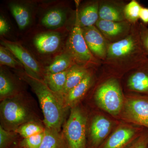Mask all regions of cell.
Wrapping results in <instances>:
<instances>
[{"mask_svg": "<svg viewBox=\"0 0 148 148\" xmlns=\"http://www.w3.org/2000/svg\"><path fill=\"white\" fill-rule=\"evenodd\" d=\"M9 25L6 20L2 16L0 17V34L1 36L5 35L9 31Z\"/></svg>", "mask_w": 148, "mask_h": 148, "instance_id": "cell-32", "label": "cell"}, {"mask_svg": "<svg viewBox=\"0 0 148 148\" xmlns=\"http://www.w3.org/2000/svg\"><path fill=\"white\" fill-rule=\"evenodd\" d=\"M15 88L12 81L1 70L0 73V97L1 99L8 98L13 94Z\"/></svg>", "mask_w": 148, "mask_h": 148, "instance_id": "cell-27", "label": "cell"}, {"mask_svg": "<svg viewBox=\"0 0 148 148\" xmlns=\"http://www.w3.org/2000/svg\"><path fill=\"white\" fill-rule=\"evenodd\" d=\"M0 64L14 69L24 68L21 63L8 49L1 45L0 47Z\"/></svg>", "mask_w": 148, "mask_h": 148, "instance_id": "cell-25", "label": "cell"}, {"mask_svg": "<svg viewBox=\"0 0 148 148\" xmlns=\"http://www.w3.org/2000/svg\"><path fill=\"white\" fill-rule=\"evenodd\" d=\"M44 136V132L28 138H24L20 142V146L23 148H40Z\"/></svg>", "mask_w": 148, "mask_h": 148, "instance_id": "cell-28", "label": "cell"}, {"mask_svg": "<svg viewBox=\"0 0 148 148\" xmlns=\"http://www.w3.org/2000/svg\"><path fill=\"white\" fill-rule=\"evenodd\" d=\"M87 119L77 107L72 108L64 126V135L68 148H86Z\"/></svg>", "mask_w": 148, "mask_h": 148, "instance_id": "cell-4", "label": "cell"}, {"mask_svg": "<svg viewBox=\"0 0 148 148\" xmlns=\"http://www.w3.org/2000/svg\"><path fill=\"white\" fill-rule=\"evenodd\" d=\"M95 102L99 107L116 116L122 111L125 100L119 83L110 79L98 88L95 95Z\"/></svg>", "mask_w": 148, "mask_h": 148, "instance_id": "cell-3", "label": "cell"}, {"mask_svg": "<svg viewBox=\"0 0 148 148\" xmlns=\"http://www.w3.org/2000/svg\"><path fill=\"white\" fill-rule=\"evenodd\" d=\"M141 43L146 55H148V28L145 25H141L139 28Z\"/></svg>", "mask_w": 148, "mask_h": 148, "instance_id": "cell-31", "label": "cell"}, {"mask_svg": "<svg viewBox=\"0 0 148 148\" xmlns=\"http://www.w3.org/2000/svg\"><path fill=\"white\" fill-rule=\"evenodd\" d=\"M23 78L38 99L45 127L60 132L66 107L63 98L51 90L43 80L35 78L27 74Z\"/></svg>", "mask_w": 148, "mask_h": 148, "instance_id": "cell-1", "label": "cell"}, {"mask_svg": "<svg viewBox=\"0 0 148 148\" xmlns=\"http://www.w3.org/2000/svg\"><path fill=\"white\" fill-rule=\"evenodd\" d=\"M84 67L73 65L69 70L66 82L61 96L64 99L67 93L79 84L88 74Z\"/></svg>", "mask_w": 148, "mask_h": 148, "instance_id": "cell-17", "label": "cell"}, {"mask_svg": "<svg viewBox=\"0 0 148 148\" xmlns=\"http://www.w3.org/2000/svg\"><path fill=\"white\" fill-rule=\"evenodd\" d=\"M134 55L147 56L141 43L139 29L135 34H130L122 39L110 44L108 46L106 58L111 64H118L128 61Z\"/></svg>", "mask_w": 148, "mask_h": 148, "instance_id": "cell-2", "label": "cell"}, {"mask_svg": "<svg viewBox=\"0 0 148 148\" xmlns=\"http://www.w3.org/2000/svg\"><path fill=\"white\" fill-rule=\"evenodd\" d=\"M142 7L138 2L134 0L128 3L123 9L125 19L130 23L137 22L140 18V12Z\"/></svg>", "mask_w": 148, "mask_h": 148, "instance_id": "cell-26", "label": "cell"}, {"mask_svg": "<svg viewBox=\"0 0 148 148\" xmlns=\"http://www.w3.org/2000/svg\"><path fill=\"white\" fill-rule=\"evenodd\" d=\"M140 129L132 126H121L101 145L100 148H125L140 136Z\"/></svg>", "mask_w": 148, "mask_h": 148, "instance_id": "cell-9", "label": "cell"}, {"mask_svg": "<svg viewBox=\"0 0 148 148\" xmlns=\"http://www.w3.org/2000/svg\"><path fill=\"white\" fill-rule=\"evenodd\" d=\"M82 29L84 38L90 52L99 58H106L108 45L101 32L94 26Z\"/></svg>", "mask_w": 148, "mask_h": 148, "instance_id": "cell-10", "label": "cell"}, {"mask_svg": "<svg viewBox=\"0 0 148 148\" xmlns=\"http://www.w3.org/2000/svg\"><path fill=\"white\" fill-rule=\"evenodd\" d=\"M14 137L12 133L0 126V148H6L12 142Z\"/></svg>", "mask_w": 148, "mask_h": 148, "instance_id": "cell-29", "label": "cell"}, {"mask_svg": "<svg viewBox=\"0 0 148 148\" xmlns=\"http://www.w3.org/2000/svg\"><path fill=\"white\" fill-rule=\"evenodd\" d=\"M125 148H148V132L141 134L134 142Z\"/></svg>", "mask_w": 148, "mask_h": 148, "instance_id": "cell-30", "label": "cell"}, {"mask_svg": "<svg viewBox=\"0 0 148 148\" xmlns=\"http://www.w3.org/2000/svg\"><path fill=\"white\" fill-rule=\"evenodd\" d=\"M123 8L110 3L99 5V18L107 21L121 22L125 19Z\"/></svg>", "mask_w": 148, "mask_h": 148, "instance_id": "cell-18", "label": "cell"}, {"mask_svg": "<svg viewBox=\"0 0 148 148\" xmlns=\"http://www.w3.org/2000/svg\"><path fill=\"white\" fill-rule=\"evenodd\" d=\"M1 42L21 63L27 75L35 78L43 80L44 71L40 65L23 46L19 43L5 39L2 40Z\"/></svg>", "mask_w": 148, "mask_h": 148, "instance_id": "cell-6", "label": "cell"}, {"mask_svg": "<svg viewBox=\"0 0 148 148\" xmlns=\"http://www.w3.org/2000/svg\"><path fill=\"white\" fill-rule=\"evenodd\" d=\"M67 46L68 53L77 62L87 64L94 61V57L84 38L82 29L76 23L69 37Z\"/></svg>", "mask_w": 148, "mask_h": 148, "instance_id": "cell-8", "label": "cell"}, {"mask_svg": "<svg viewBox=\"0 0 148 148\" xmlns=\"http://www.w3.org/2000/svg\"><path fill=\"white\" fill-rule=\"evenodd\" d=\"M112 127L110 120L103 116H95L91 123L90 135L93 146L97 147L108 136Z\"/></svg>", "mask_w": 148, "mask_h": 148, "instance_id": "cell-12", "label": "cell"}, {"mask_svg": "<svg viewBox=\"0 0 148 148\" xmlns=\"http://www.w3.org/2000/svg\"><path fill=\"white\" fill-rule=\"evenodd\" d=\"M73 59L68 52L57 56L53 62L46 67L45 74H53L61 73L67 71L72 66Z\"/></svg>", "mask_w": 148, "mask_h": 148, "instance_id": "cell-19", "label": "cell"}, {"mask_svg": "<svg viewBox=\"0 0 148 148\" xmlns=\"http://www.w3.org/2000/svg\"><path fill=\"white\" fill-rule=\"evenodd\" d=\"M92 77L88 73L84 79L73 88L70 90L64 98L66 107H73L84 96L91 85Z\"/></svg>", "mask_w": 148, "mask_h": 148, "instance_id": "cell-16", "label": "cell"}, {"mask_svg": "<svg viewBox=\"0 0 148 148\" xmlns=\"http://www.w3.org/2000/svg\"><path fill=\"white\" fill-rule=\"evenodd\" d=\"M64 140L59 131L45 127L44 136L40 148H65Z\"/></svg>", "mask_w": 148, "mask_h": 148, "instance_id": "cell-23", "label": "cell"}, {"mask_svg": "<svg viewBox=\"0 0 148 148\" xmlns=\"http://www.w3.org/2000/svg\"><path fill=\"white\" fill-rule=\"evenodd\" d=\"M69 70L58 73L45 74L44 77V81L51 90L61 97Z\"/></svg>", "mask_w": 148, "mask_h": 148, "instance_id": "cell-22", "label": "cell"}, {"mask_svg": "<svg viewBox=\"0 0 148 148\" xmlns=\"http://www.w3.org/2000/svg\"><path fill=\"white\" fill-rule=\"evenodd\" d=\"M66 15L60 9H53L48 11L42 19V24L47 28L55 29L62 27L65 23Z\"/></svg>", "mask_w": 148, "mask_h": 148, "instance_id": "cell-21", "label": "cell"}, {"mask_svg": "<svg viewBox=\"0 0 148 148\" xmlns=\"http://www.w3.org/2000/svg\"><path fill=\"white\" fill-rule=\"evenodd\" d=\"M95 26L105 36L109 38H117L127 34L130 27L125 21L116 22L99 18Z\"/></svg>", "mask_w": 148, "mask_h": 148, "instance_id": "cell-14", "label": "cell"}, {"mask_svg": "<svg viewBox=\"0 0 148 148\" xmlns=\"http://www.w3.org/2000/svg\"><path fill=\"white\" fill-rule=\"evenodd\" d=\"M9 7L19 29L23 30L27 28L31 21V13L27 7L17 3H12Z\"/></svg>", "mask_w": 148, "mask_h": 148, "instance_id": "cell-20", "label": "cell"}, {"mask_svg": "<svg viewBox=\"0 0 148 148\" xmlns=\"http://www.w3.org/2000/svg\"><path fill=\"white\" fill-rule=\"evenodd\" d=\"M61 41V34L57 32H45L36 36L34 43L35 47L40 53H52L60 47Z\"/></svg>", "mask_w": 148, "mask_h": 148, "instance_id": "cell-13", "label": "cell"}, {"mask_svg": "<svg viewBox=\"0 0 148 148\" xmlns=\"http://www.w3.org/2000/svg\"><path fill=\"white\" fill-rule=\"evenodd\" d=\"M99 9L98 2L85 6L77 14L76 24L81 28L94 26L99 18Z\"/></svg>", "mask_w": 148, "mask_h": 148, "instance_id": "cell-15", "label": "cell"}, {"mask_svg": "<svg viewBox=\"0 0 148 148\" xmlns=\"http://www.w3.org/2000/svg\"><path fill=\"white\" fill-rule=\"evenodd\" d=\"M127 81L130 90L148 95V58L147 57Z\"/></svg>", "mask_w": 148, "mask_h": 148, "instance_id": "cell-11", "label": "cell"}, {"mask_svg": "<svg viewBox=\"0 0 148 148\" xmlns=\"http://www.w3.org/2000/svg\"><path fill=\"white\" fill-rule=\"evenodd\" d=\"M140 18L145 24H148V8L142 7L140 12Z\"/></svg>", "mask_w": 148, "mask_h": 148, "instance_id": "cell-33", "label": "cell"}, {"mask_svg": "<svg viewBox=\"0 0 148 148\" xmlns=\"http://www.w3.org/2000/svg\"><path fill=\"white\" fill-rule=\"evenodd\" d=\"M1 115L4 123L14 130L30 121L31 118L28 108L14 98H7L3 100L1 104Z\"/></svg>", "mask_w": 148, "mask_h": 148, "instance_id": "cell-5", "label": "cell"}, {"mask_svg": "<svg viewBox=\"0 0 148 148\" xmlns=\"http://www.w3.org/2000/svg\"><path fill=\"white\" fill-rule=\"evenodd\" d=\"M45 130V127L44 128L40 124L30 121L21 125L14 130V131L24 138L42 133Z\"/></svg>", "mask_w": 148, "mask_h": 148, "instance_id": "cell-24", "label": "cell"}, {"mask_svg": "<svg viewBox=\"0 0 148 148\" xmlns=\"http://www.w3.org/2000/svg\"><path fill=\"white\" fill-rule=\"evenodd\" d=\"M123 117L125 120L148 128V98L131 97L125 101Z\"/></svg>", "mask_w": 148, "mask_h": 148, "instance_id": "cell-7", "label": "cell"}]
</instances>
